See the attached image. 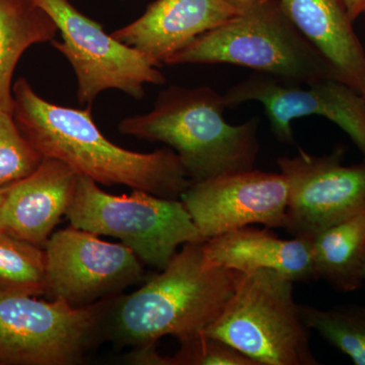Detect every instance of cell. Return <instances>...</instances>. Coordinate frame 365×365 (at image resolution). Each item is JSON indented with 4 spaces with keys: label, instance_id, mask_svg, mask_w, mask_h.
<instances>
[{
    "label": "cell",
    "instance_id": "ffe728a7",
    "mask_svg": "<svg viewBox=\"0 0 365 365\" xmlns=\"http://www.w3.org/2000/svg\"><path fill=\"white\" fill-rule=\"evenodd\" d=\"M300 316L309 330L347 355L355 365H365V306L332 309L299 304Z\"/></svg>",
    "mask_w": 365,
    "mask_h": 365
},
{
    "label": "cell",
    "instance_id": "7c38bea8",
    "mask_svg": "<svg viewBox=\"0 0 365 365\" xmlns=\"http://www.w3.org/2000/svg\"><path fill=\"white\" fill-rule=\"evenodd\" d=\"M181 200L205 241L249 225H287L288 185L281 173L250 170L192 182Z\"/></svg>",
    "mask_w": 365,
    "mask_h": 365
},
{
    "label": "cell",
    "instance_id": "30bf717a",
    "mask_svg": "<svg viewBox=\"0 0 365 365\" xmlns=\"http://www.w3.org/2000/svg\"><path fill=\"white\" fill-rule=\"evenodd\" d=\"M47 294L72 307L93 306L143 278V262L123 244L74 227L53 232L45 247Z\"/></svg>",
    "mask_w": 365,
    "mask_h": 365
},
{
    "label": "cell",
    "instance_id": "3957f363",
    "mask_svg": "<svg viewBox=\"0 0 365 365\" xmlns=\"http://www.w3.org/2000/svg\"><path fill=\"white\" fill-rule=\"evenodd\" d=\"M225 97L210 86H172L158 95L153 110L124 118L120 133L167 144L177 153L190 181L254 170L260 151V118L227 123Z\"/></svg>",
    "mask_w": 365,
    "mask_h": 365
},
{
    "label": "cell",
    "instance_id": "9a60e30c",
    "mask_svg": "<svg viewBox=\"0 0 365 365\" xmlns=\"http://www.w3.org/2000/svg\"><path fill=\"white\" fill-rule=\"evenodd\" d=\"M203 252L211 266L245 274L258 269L277 271L294 281L317 279L312 240H283L268 227H245L203 242Z\"/></svg>",
    "mask_w": 365,
    "mask_h": 365
},
{
    "label": "cell",
    "instance_id": "4fadbf2b",
    "mask_svg": "<svg viewBox=\"0 0 365 365\" xmlns=\"http://www.w3.org/2000/svg\"><path fill=\"white\" fill-rule=\"evenodd\" d=\"M237 14L227 0H155L143 16L112 36L160 67L197 38Z\"/></svg>",
    "mask_w": 365,
    "mask_h": 365
},
{
    "label": "cell",
    "instance_id": "8992f818",
    "mask_svg": "<svg viewBox=\"0 0 365 365\" xmlns=\"http://www.w3.org/2000/svg\"><path fill=\"white\" fill-rule=\"evenodd\" d=\"M66 217L72 227L119 239L143 264L158 271L169 265L180 246L205 241L182 200L140 190L112 195L83 176H78Z\"/></svg>",
    "mask_w": 365,
    "mask_h": 365
},
{
    "label": "cell",
    "instance_id": "484cf974",
    "mask_svg": "<svg viewBox=\"0 0 365 365\" xmlns=\"http://www.w3.org/2000/svg\"><path fill=\"white\" fill-rule=\"evenodd\" d=\"M360 93H361L362 98H364V100L365 101V79L364 81V85H362L361 90H360Z\"/></svg>",
    "mask_w": 365,
    "mask_h": 365
},
{
    "label": "cell",
    "instance_id": "9c48e42d",
    "mask_svg": "<svg viewBox=\"0 0 365 365\" xmlns=\"http://www.w3.org/2000/svg\"><path fill=\"white\" fill-rule=\"evenodd\" d=\"M345 150L313 155L299 150L277 160L288 185L285 230L294 237L312 240L365 211V163L345 165Z\"/></svg>",
    "mask_w": 365,
    "mask_h": 365
},
{
    "label": "cell",
    "instance_id": "5bb4252c",
    "mask_svg": "<svg viewBox=\"0 0 365 365\" xmlns=\"http://www.w3.org/2000/svg\"><path fill=\"white\" fill-rule=\"evenodd\" d=\"M78 180L66 163L43 158L32 174L6 187L0 232L45 249L73 200Z\"/></svg>",
    "mask_w": 365,
    "mask_h": 365
},
{
    "label": "cell",
    "instance_id": "44dd1931",
    "mask_svg": "<svg viewBox=\"0 0 365 365\" xmlns=\"http://www.w3.org/2000/svg\"><path fill=\"white\" fill-rule=\"evenodd\" d=\"M43 158L21 133L14 113L0 110V188L32 174Z\"/></svg>",
    "mask_w": 365,
    "mask_h": 365
},
{
    "label": "cell",
    "instance_id": "2e32d148",
    "mask_svg": "<svg viewBox=\"0 0 365 365\" xmlns=\"http://www.w3.org/2000/svg\"><path fill=\"white\" fill-rule=\"evenodd\" d=\"M299 32L330 61L343 83L361 90L365 50L344 0H278Z\"/></svg>",
    "mask_w": 365,
    "mask_h": 365
},
{
    "label": "cell",
    "instance_id": "ac0fdd59",
    "mask_svg": "<svg viewBox=\"0 0 365 365\" xmlns=\"http://www.w3.org/2000/svg\"><path fill=\"white\" fill-rule=\"evenodd\" d=\"M317 279L324 278L335 290L351 292L365 281V211L327 228L312 239Z\"/></svg>",
    "mask_w": 365,
    "mask_h": 365
},
{
    "label": "cell",
    "instance_id": "277c9868",
    "mask_svg": "<svg viewBox=\"0 0 365 365\" xmlns=\"http://www.w3.org/2000/svg\"><path fill=\"white\" fill-rule=\"evenodd\" d=\"M180 64H232L288 83L340 79L330 61L289 20L278 0H260L197 38L165 66Z\"/></svg>",
    "mask_w": 365,
    "mask_h": 365
},
{
    "label": "cell",
    "instance_id": "52a82bcc",
    "mask_svg": "<svg viewBox=\"0 0 365 365\" xmlns=\"http://www.w3.org/2000/svg\"><path fill=\"white\" fill-rule=\"evenodd\" d=\"M107 299L72 307L63 300L0 292V364H78L102 337Z\"/></svg>",
    "mask_w": 365,
    "mask_h": 365
},
{
    "label": "cell",
    "instance_id": "cb8c5ba5",
    "mask_svg": "<svg viewBox=\"0 0 365 365\" xmlns=\"http://www.w3.org/2000/svg\"><path fill=\"white\" fill-rule=\"evenodd\" d=\"M227 1L230 6L235 7L237 11L242 13V11H246V9L253 6L254 4H256L257 2L260 1V0H227Z\"/></svg>",
    "mask_w": 365,
    "mask_h": 365
},
{
    "label": "cell",
    "instance_id": "d4e9b609",
    "mask_svg": "<svg viewBox=\"0 0 365 365\" xmlns=\"http://www.w3.org/2000/svg\"><path fill=\"white\" fill-rule=\"evenodd\" d=\"M4 191H6V187L0 188V209H1L2 202H4Z\"/></svg>",
    "mask_w": 365,
    "mask_h": 365
},
{
    "label": "cell",
    "instance_id": "8fae6325",
    "mask_svg": "<svg viewBox=\"0 0 365 365\" xmlns=\"http://www.w3.org/2000/svg\"><path fill=\"white\" fill-rule=\"evenodd\" d=\"M223 97L227 109H235L248 102L263 105L271 130L285 144L294 143L292 123L295 119L326 118L350 137L365 163V101L359 91L340 79L288 83L256 72L232 86Z\"/></svg>",
    "mask_w": 365,
    "mask_h": 365
},
{
    "label": "cell",
    "instance_id": "603a6c76",
    "mask_svg": "<svg viewBox=\"0 0 365 365\" xmlns=\"http://www.w3.org/2000/svg\"><path fill=\"white\" fill-rule=\"evenodd\" d=\"M348 13L353 21L359 16H365V0H344Z\"/></svg>",
    "mask_w": 365,
    "mask_h": 365
},
{
    "label": "cell",
    "instance_id": "ba28073f",
    "mask_svg": "<svg viewBox=\"0 0 365 365\" xmlns=\"http://www.w3.org/2000/svg\"><path fill=\"white\" fill-rule=\"evenodd\" d=\"M58 26L61 41L51 44L73 69L79 104L95 102L103 91L118 90L141 100L144 86H162L163 72L145 55L120 42L88 18L71 0H34Z\"/></svg>",
    "mask_w": 365,
    "mask_h": 365
},
{
    "label": "cell",
    "instance_id": "6da1fadb",
    "mask_svg": "<svg viewBox=\"0 0 365 365\" xmlns=\"http://www.w3.org/2000/svg\"><path fill=\"white\" fill-rule=\"evenodd\" d=\"M14 116L43 158L66 163L98 184L123 185L168 199H181L190 179L172 148L150 153L125 150L101 132L91 107L74 109L40 97L26 78L13 86Z\"/></svg>",
    "mask_w": 365,
    "mask_h": 365
},
{
    "label": "cell",
    "instance_id": "4316f807",
    "mask_svg": "<svg viewBox=\"0 0 365 365\" xmlns=\"http://www.w3.org/2000/svg\"><path fill=\"white\" fill-rule=\"evenodd\" d=\"M364 279H365V261H364Z\"/></svg>",
    "mask_w": 365,
    "mask_h": 365
},
{
    "label": "cell",
    "instance_id": "d6986e66",
    "mask_svg": "<svg viewBox=\"0 0 365 365\" xmlns=\"http://www.w3.org/2000/svg\"><path fill=\"white\" fill-rule=\"evenodd\" d=\"M47 289L45 250L0 232V292L39 297Z\"/></svg>",
    "mask_w": 365,
    "mask_h": 365
},
{
    "label": "cell",
    "instance_id": "5b68a950",
    "mask_svg": "<svg viewBox=\"0 0 365 365\" xmlns=\"http://www.w3.org/2000/svg\"><path fill=\"white\" fill-rule=\"evenodd\" d=\"M294 282L271 269L247 273L204 335L222 340L258 365H318L294 297Z\"/></svg>",
    "mask_w": 365,
    "mask_h": 365
},
{
    "label": "cell",
    "instance_id": "7a4b0ae2",
    "mask_svg": "<svg viewBox=\"0 0 365 365\" xmlns=\"http://www.w3.org/2000/svg\"><path fill=\"white\" fill-rule=\"evenodd\" d=\"M160 272L136 292L107 299L104 339L136 349L165 336L179 342L197 337L222 314L246 275L211 266L203 242L182 245Z\"/></svg>",
    "mask_w": 365,
    "mask_h": 365
},
{
    "label": "cell",
    "instance_id": "7402d4cb",
    "mask_svg": "<svg viewBox=\"0 0 365 365\" xmlns=\"http://www.w3.org/2000/svg\"><path fill=\"white\" fill-rule=\"evenodd\" d=\"M180 344L173 356L158 353L153 365H258L223 341L204 334Z\"/></svg>",
    "mask_w": 365,
    "mask_h": 365
},
{
    "label": "cell",
    "instance_id": "e0dca14e",
    "mask_svg": "<svg viewBox=\"0 0 365 365\" xmlns=\"http://www.w3.org/2000/svg\"><path fill=\"white\" fill-rule=\"evenodd\" d=\"M58 26L34 0H0V110L14 113L13 76L28 48L52 42Z\"/></svg>",
    "mask_w": 365,
    "mask_h": 365
}]
</instances>
